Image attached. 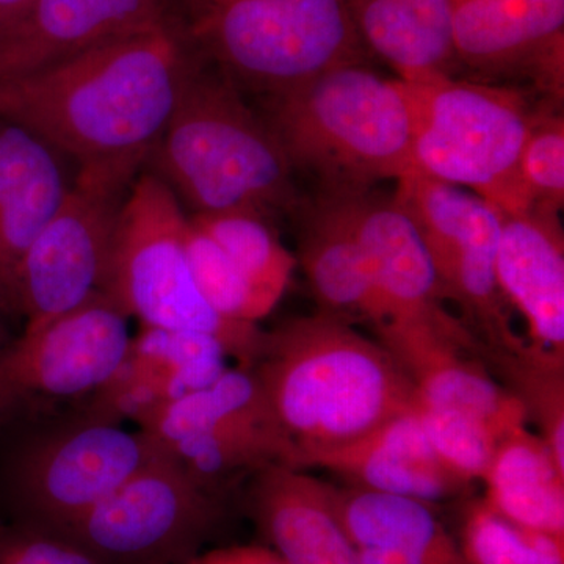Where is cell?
I'll list each match as a JSON object with an SVG mask.
<instances>
[{
    "label": "cell",
    "instance_id": "cell-1",
    "mask_svg": "<svg viewBox=\"0 0 564 564\" xmlns=\"http://www.w3.org/2000/svg\"><path fill=\"white\" fill-rule=\"evenodd\" d=\"M199 63L184 29L166 21L0 82V120L80 165L150 155Z\"/></svg>",
    "mask_w": 564,
    "mask_h": 564
},
{
    "label": "cell",
    "instance_id": "cell-2",
    "mask_svg": "<svg viewBox=\"0 0 564 564\" xmlns=\"http://www.w3.org/2000/svg\"><path fill=\"white\" fill-rule=\"evenodd\" d=\"M251 370L295 447L296 469L415 406L413 381L391 352L323 311L265 332Z\"/></svg>",
    "mask_w": 564,
    "mask_h": 564
},
{
    "label": "cell",
    "instance_id": "cell-3",
    "mask_svg": "<svg viewBox=\"0 0 564 564\" xmlns=\"http://www.w3.org/2000/svg\"><path fill=\"white\" fill-rule=\"evenodd\" d=\"M292 172L321 196H355L413 172V124L400 79L362 63L325 70L267 96V118Z\"/></svg>",
    "mask_w": 564,
    "mask_h": 564
},
{
    "label": "cell",
    "instance_id": "cell-4",
    "mask_svg": "<svg viewBox=\"0 0 564 564\" xmlns=\"http://www.w3.org/2000/svg\"><path fill=\"white\" fill-rule=\"evenodd\" d=\"M148 161L195 214L293 210L299 196L276 137L243 101L239 87L202 63Z\"/></svg>",
    "mask_w": 564,
    "mask_h": 564
},
{
    "label": "cell",
    "instance_id": "cell-5",
    "mask_svg": "<svg viewBox=\"0 0 564 564\" xmlns=\"http://www.w3.org/2000/svg\"><path fill=\"white\" fill-rule=\"evenodd\" d=\"M182 29L199 57L265 98L366 57L345 0H185Z\"/></svg>",
    "mask_w": 564,
    "mask_h": 564
},
{
    "label": "cell",
    "instance_id": "cell-6",
    "mask_svg": "<svg viewBox=\"0 0 564 564\" xmlns=\"http://www.w3.org/2000/svg\"><path fill=\"white\" fill-rule=\"evenodd\" d=\"M165 454L150 433L88 406L18 430L0 456L3 518L62 529Z\"/></svg>",
    "mask_w": 564,
    "mask_h": 564
},
{
    "label": "cell",
    "instance_id": "cell-7",
    "mask_svg": "<svg viewBox=\"0 0 564 564\" xmlns=\"http://www.w3.org/2000/svg\"><path fill=\"white\" fill-rule=\"evenodd\" d=\"M188 218L158 174L133 182L115 232L106 296L141 326L209 334L229 358L251 369L265 332L226 321L204 300L187 252Z\"/></svg>",
    "mask_w": 564,
    "mask_h": 564
},
{
    "label": "cell",
    "instance_id": "cell-8",
    "mask_svg": "<svg viewBox=\"0 0 564 564\" xmlns=\"http://www.w3.org/2000/svg\"><path fill=\"white\" fill-rule=\"evenodd\" d=\"M402 87L414 172L469 188L500 214L532 209L521 154L534 111L521 91L454 74L402 80Z\"/></svg>",
    "mask_w": 564,
    "mask_h": 564
},
{
    "label": "cell",
    "instance_id": "cell-9",
    "mask_svg": "<svg viewBox=\"0 0 564 564\" xmlns=\"http://www.w3.org/2000/svg\"><path fill=\"white\" fill-rule=\"evenodd\" d=\"M148 154L82 163L54 217L22 262L18 311L40 328L106 295L115 232Z\"/></svg>",
    "mask_w": 564,
    "mask_h": 564
},
{
    "label": "cell",
    "instance_id": "cell-10",
    "mask_svg": "<svg viewBox=\"0 0 564 564\" xmlns=\"http://www.w3.org/2000/svg\"><path fill=\"white\" fill-rule=\"evenodd\" d=\"M128 318L101 295L57 321L11 337L0 348V433L87 406L128 359Z\"/></svg>",
    "mask_w": 564,
    "mask_h": 564
},
{
    "label": "cell",
    "instance_id": "cell-11",
    "mask_svg": "<svg viewBox=\"0 0 564 564\" xmlns=\"http://www.w3.org/2000/svg\"><path fill=\"white\" fill-rule=\"evenodd\" d=\"M135 423L193 480L215 492L274 464L293 467L295 459L258 378L240 366L202 391L152 408Z\"/></svg>",
    "mask_w": 564,
    "mask_h": 564
},
{
    "label": "cell",
    "instance_id": "cell-12",
    "mask_svg": "<svg viewBox=\"0 0 564 564\" xmlns=\"http://www.w3.org/2000/svg\"><path fill=\"white\" fill-rule=\"evenodd\" d=\"M225 518L212 491L165 454L58 530L104 564H187Z\"/></svg>",
    "mask_w": 564,
    "mask_h": 564
},
{
    "label": "cell",
    "instance_id": "cell-13",
    "mask_svg": "<svg viewBox=\"0 0 564 564\" xmlns=\"http://www.w3.org/2000/svg\"><path fill=\"white\" fill-rule=\"evenodd\" d=\"M393 199L421 234L445 299L458 303L484 336V350L524 347L497 281L500 212L466 188L419 172L397 181Z\"/></svg>",
    "mask_w": 564,
    "mask_h": 564
},
{
    "label": "cell",
    "instance_id": "cell-14",
    "mask_svg": "<svg viewBox=\"0 0 564 564\" xmlns=\"http://www.w3.org/2000/svg\"><path fill=\"white\" fill-rule=\"evenodd\" d=\"M459 65L481 79L524 77L564 90V0H447Z\"/></svg>",
    "mask_w": 564,
    "mask_h": 564
},
{
    "label": "cell",
    "instance_id": "cell-15",
    "mask_svg": "<svg viewBox=\"0 0 564 564\" xmlns=\"http://www.w3.org/2000/svg\"><path fill=\"white\" fill-rule=\"evenodd\" d=\"M172 20L170 0H32L0 31V82Z\"/></svg>",
    "mask_w": 564,
    "mask_h": 564
},
{
    "label": "cell",
    "instance_id": "cell-16",
    "mask_svg": "<svg viewBox=\"0 0 564 564\" xmlns=\"http://www.w3.org/2000/svg\"><path fill=\"white\" fill-rule=\"evenodd\" d=\"M343 198L352 232L388 306L386 325H429L448 333H469L445 313V296L432 258L408 212L395 199L377 198L370 192Z\"/></svg>",
    "mask_w": 564,
    "mask_h": 564
},
{
    "label": "cell",
    "instance_id": "cell-17",
    "mask_svg": "<svg viewBox=\"0 0 564 564\" xmlns=\"http://www.w3.org/2000/svg\"><path fill=\"white\" fill-rule=\"evenodd\" d=\"M560 212L500 214L497 281L524 317L530 347L564 361V239Z\"/></svg>",
    "mask_w": 564,
    "mask_h": 564
},
{
    "label": "cell",
    "instance_id": "cell-18",
    "mask_svg": "<svg viewBox=\"0 0 564 564\" xmlns=\"http://www.w3.org/2000/svg\"><path fill=\"white\" fill-rule=\"evenodd\" d=\"M68 185L52 148L0 120V315L20 318L18 281L25 256L61 206Z\"/></svg>",
    "mask_w": 564,
    "mask_h": 564
},
{
    "label": "cell",
    "instance_id": "cell-19",
    "mask_svg": "<svg viewBox=\"0 0 564 564\" xmlns=\"http://www.w3.org/2000/svg\"><path fill=\"white\" fill-rule=\"evenodd\" d=\"M250 507L259 532L285 564H358L334 486L304 469L274 464L256 474Z\"/></svg>",
    "mask_w": 564,
    "mask_h": 564
},
{
    "label": "cell",
    "instance_id": "cell-20",
    "mask_svg": "<svg viewBox=\"0 0 564 564\" xmlns=\"http://www.w3.org/2000/svg\"><path fill=\"white\" fill-rule=\"evenodd\" d=\"M307 467L340 475L355 488L430 505L456 499L473 486L441 462L414 410L356 443L303 459L299 469Z\"/></svg>",
    "mask_w": 564,
    "mask_h": 564
},
{
    "label": "cell",
    "instance_id": "cell-21",
    "mask_svg": "<svg viewBox=\"0 0 564 564\" xmlns=\"http://www.w3.org/2000/svg\"><path fill=\"white\" fill-rule=\"evenodd\" d=\"M228 358L209 334L141 326L124 366L104 389V406L121 422H137L159 404L215 383L229 369Z\"/></svg>",
    "mask_w": 564,
    "mask_h": 564
},
{
    "label": "cell",
    "instance_id": "cell-22",
    "mask_svg": "<svg viewBox=\"0 0 564 564\" xmlns=\"http://www.w3.org/2000/svg\"><path fill=\"white\" fill-rule=\"evenodd\" d=\"M304 214L300 258L323 313L358 317L381 328L389 310L356 239L343 196H321Z\"/></svg>",
    "mask_w": 564,
    "mask_h": 564
},
{
    "label": "cell",
    "instance_id": "cell-23",
    "mask_svg": "<svg viewBox=\"0 0 564 564\" xmlns=\"http://www.w3.org/2000/svg\"><path fill=\"white\" fill-rule=\"evenodd\" d=\"M366 50L388 63L397 79L452 74L459 65L447 0H345Z\"/></svg>",
    "mask_w": 564,
    "mask_h": 564
},
{
    "label": "cell",
    "instance_id": "cell-24",
    "mask_svg": "<svg viewBox=\"0 0 564 564\" xmlns=\"http://www.w3.org/2000/svg\"><path fill=\"white\" fill-rule=\"evenodd\" d=\"M334 500L355 547L391 549L413 564H470L430 503L355 486H334Z\"/></svg>",
    "mask_w": 564,
    "mask_h": 564
},
{
    "label": "cell",
    "instance_id": "cell-25",
    "mask_svg": "<svg viewBox=\"0 0 564 564\" xmlns=\"http://www.w3.org/2000/svg\"><path fill=\"white\" fill-rule=\"evenodd\" d=\"M484 499L527 529L564 538V467L540 434L521 426L497 445Z\"/></svg>",
    "mask_w": 564,
    "mask_h": 564
},
{
    "label": "cell",
    "instance_id": "cell-26",
    "mask_svg": "<svg viewBox=\"0 0 564 564\" xmlns=\"http://www.w3.org/2000/svg\"><path fill=\"white\" fill-rule=\"evenodd\" d=\"M193 225L214 240L256 285L282 299L299 265L263 215L254 212L195 214Z\"/></svg>",
    "mask_w": 564,
    "mask_h": 564
},
{
    "label": "cell",
    "instance_id": "cell-27",
    "mask_svg": "<svg viewBox=\"0 0 564 564\" xmlns=\"http://www.w3.org/2000/svg\"><path fill=\"white\" fill-rule=\"evenodd\" d=\"M458 543L470 564H564V538L519 525L485 499L467 505Z\"/></svg>",
    "mask_w": 564,
    "mask_h": 564
},
{
    "label": "cell",
    "instance_id": "cell-28",
    "mask_svg": "<svg viewBox=\"0 0 564 564\" xmlns=\"http://www.w3.org/2000/svg\"><path fill=\"white\" fill-rule=\"evenodd\" d=\"M508 377L510 391L540 426L541 440L564 467V361L529 344L513 351H484Z\"/></svg>",
    "mask_w": 564,
    "mask_h": 564
},
{
    "label": "cell",
    "instance_id": "cell-29",
    "mask_svg": "<svg viewBox=\"0 0 564 564\" xmlns=\"http://www.w3.org/2000/svg\"><path fill=\"white\" fill-rule=\"evenodd\" d=\"M185 240L199 292L226 321L258 325L280 303L281 299L256 285L191 218Z\"/></svg>",
    "mask_w": 564,
    "mask_h": 564
},
{
    "label": "cell",
    "instance_id": "cell-30",
    "mask_svg": "<svg viewBox=\"0 0 564 564\" xmlns=\"http://www.w3.org/2000/svg\"><path fill=\"white\" fill-rule=\"evenodd\" d=\"M414 413L441 462L467 484L481 480L508 434L470 415L415 403Z\"/></svg>",
    "mask_w": 564,
    "mask_h": 564
},
{
    "label": "cell",
    "instance_id": "cell-31",
    "mask_svg": "<svg viewBox=\"0 0 564 564\" xmlns=\"http://www.w3.org/2000/svg\"><path fill=\"white\" fill-rule=\"evenodd\" d=\"M556 106L533 113L521 154V176L533 207L562 212L564 204V121Z\"/></svg>",
    "mask_w": 564,
    "mask_h": 564
},
{
    "label": "cell",
    "instance_id": "cell-32",
    "mask_svg": "<svg viewBox=\"0 0 564 564\" xmlns=\"http://www.w3.org/2000/svg\"><path fill=\"white\" fill-rule=\"evenodd\" d=\"M0 564H104L65 534L0 518Z\"/></svg>",
    "mask_w": 564,
    "mask_h": 564
},
{
    "label": "cell",
    "instance_id": "cell-33",
    "mask_svg": "<svg viewBox=\"0 0 564 564\" xmlns=\"http://www.w3.org/2000/svg\"><path fill=\"white\" fill-rule=\"evenodd\" d=\"M187 564H285L265 545H231L202 552Z\"/></svg>",
    "mask_w": 564,
    "mask_h": 564
},
{
    "label": "cell",
    "instance_id": "cell-34",
    "mask_svg": "<svg viewBox=\"0 0 564 564\" xmlns=\"http://www.w3.org/2000/svg\"><path fill=\"white\" fill-rule=\"evenodd\" d=\"M31 3L32 0H0V31L13 24Z\"/></svg>",
    "mask_w": 564,
    "mask_h": 564
},
{
    "label": "cell",
    "instance_id": "cell-35",
    "mask_svg": "<svg viewBox=\"0 0 564 564\" xmlns=\"http://www.w3.org/2000/svg\"><path fill=\"white\" fill-rule=\"evenodd\" d=\"M11 339V336L9 332H7L6 325H3V317L0 315V348L3 347L9 340Z\"/></svg>",
    "mask_w": 564,
    "mask_h": 564
}]
</instances>
